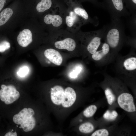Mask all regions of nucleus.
<instances>
[{
  "instance_id": "obj_16",
  "label": "nucleus",
  "mask_w": 136,
  "mask_h": 136,
  "mask_svg": "<svg viewBox=\"0 0 136 136\" xmlns=\"http://www.w3.org/2000/svg\"><path fill=\"white\" fill-rule=\"evenodd\" d=\"M79 129L81 132L88 133L92 132L94 129L93 125L90 123L86 122L81 125Z\"/></svg>"
},
{
  "instance_id": "obj_1",
  "label": "nucleus",
  "mask_w": 136,
  "mask_h": 136,
  "mask_svg": "<svg viewBox=\"0 0 136 136\" xmlns=\"http://www.w3.org/2000/svg\"><path fill=\"white\" fill-rule=\"evenodd\" d=\"M60 8L64 18L66 29L75 33L83 25L90 23L95 26L98 25L99 21L96 16L90 17L78 0H62Z\"/></svg>"
},
{
  "instance_id": "obj_15",
  "label": "nucleus",
  "mask_w": 136,
  "mask_h": 136,
  "mask_svg": "<svg viewBox=\"0 0 136 136\" xmlns=\"http://www.w3.org/2000/svg\"><path fill=\"white\" fill-rule=\"evenodd\" d=\"M13 14L12 10L9 8L3 10L0 13V26L4 24L10 18Z\"/></svg>"
},
{
  "instance_id": "obj_8",
  "label": "nucleus",
  "mask_w": 136,
  "mask_h": 136,
  "mask_svg": "<svg viewBox=\"0 0 136 136\" xmlns=\"http://www.w3.org/2000/svg\"><path fill=\"white\" fill-rule=\"evenodd\" d=\"M67 30L66 37L63 39L56 41L54 42V45L56 48L59 49H64L72 51L76 48L77 43L75 39L72 37H69L71 32Z\"/></svg>"
},
{
  "instance_id": "obj_28",
  "label": "nucleus",
  "mask_w": 136,
  "mask_h": 136,
  "mask_svg": "<svg viewBox=\"0 0 136 136\" xmlns=\"http://www.w3.org/2000/svg\"><path fill=\"white\" fill-rule=\"evenodd\" d=\"M13 131V129H12V130L11 131L12 132Z\"/></svg>"
},
{
  "instance_id": "obj_14",
  "label": "nucleus",
  "mask_w": 136,
  "mask_h": 136,
  "mask_svg": "<svg viewBox=\"0 0 136 136\" xmlns=\"http://www.w3.org/2000/svg\"><path fill=\"white\" fill-rule=\"evenodd\" d=\"M127 21V25L132 36H136V14L131 15Z\"/></svg>"
},
{
  "instance_id": "obj_24",
  "label": "nucleus",
  "mask_w": 136,
  "mask_h": 136,
  "mask_svg": "<svg viewBox=\"0 0 136 136\" xmlns=\"http://www.w3.org/2000/svg\"><path fill=\"white\" fill-rule=\"evenodd\" d=\"M5 3L4 0H0V11L3 8Z\"/></svg>"
},
{
  "instance_id": "obj_13",
  "label": "nucleus",
  "mask_w": 136,
  "mask_h": 136,
  "mask_svg": "<svg viewBox=\"0 0 136 136\" xmlns=\"http://www.w3.org/2000/svg\"><path fill=\"white\" fill-rule=\"evenodd\" d=\"M64 90L63 88L59 85H56L51 90V98L55 104L59 105L62 103Z\"/></svg>"
},
{
  "instance_id": "obj_4",
  "label": "nucleus",
  "mask_w": 136,
  "mask_h": 136,
  "mask_svg": "<svg viewBox=\"0 0 136 136\" xmlns=\"http://www.w3.org/2000/svg\"><path fill=\"white\" fill-rule=\"evenodd\" d=\"M105 9L109 13L111 20L129 17L131 14L124 6L123 0H104Z\"/></svg>"
},
{
  "instance_id": "obj_7",
  "label": "nucleus",
  "mask_w": 136,
  "mask_h": 136,
  "mask_svg": "<svg viewBox=\"0 0 136 136\" xmlns=\"http://www.w3.org/2000/svg\"><path fill=\"white\" fill-rule=\"evenodd\" d=\"M117 101L120 107L125 111L129 112L135 111L133 98L130 94L127 93H122L118 96Z\"/></svg>"
},
{
  "instance_id": "obj_3",
  "label": "nucleus",
  "mask_w": 136,
  "mask_h": 136,
  "mask_svg": "<svg viewBox=\"0 0 136 136\" xmlns=\"http://www.w3.org/2000/svg\"><path fill=\"white\" fill-rule=\"evenodd\" d=\"M106 28V25H104L98 30L87 32H83L80 29L75 33L84 44L88 52L92 54L100 47Z\"/></svg>"
},
{
  "instance_id": "obj_17",
  "label": "nucleus",
  "mask_w": 136,
  "mask_h": 136,
  "mask_svg": "<svg viewBox=\"0 0 136 136\" xmlns=\"http://www.w3.org/2000/svg\"><path fill=\"white\" fill-rule=\"evenodd\" d=\"M97 109V107L95 105H91L87 107L83 111V114L87 117H92L96 112Z\"/></svg>"
},
{
  "instance_id": "obj_22",
  "label": "nucleus",
  "mask_w": 136,
  "mask_h": 136,
  "mask_svg": "<svg viewBox=\"0 0 136 136\" xmlns=\"http://www.w3.org/2000/svg\"><path fill=\"white\" fill-rule=\"evenodd\" d=\"M10 47V45L8 42L4 41L0 43V52H3L8 49Z\"/></svg>"
},
{
  "instance_id": "obj_29",
  "label": "nucleus",
  "mask_w": 136,
  "mask_h": 136,
  "mask_svg": "<svg viewBox=\"0 0 136 136\" xmlns=\"http://www.w3.org/2000/svg\"><path fill=\"white\" fill-rule=\"evenodd\" d=\"M16 126L17 127H18V126L17 125H16Z\"/></svg>"
},
{
  "instance_id": "obj_20",
  "label": "nucleus",
  "mask_w": 136,
  "mask_h": 136,
  "mask_svg": "<svg viewBox=\"0 0 136 136\" xmlns=\"http://www.w3.org/2000/svg\"><path fill=\"white\" fill-rule=\"evenodd\" d=\"M109 135L108 131L106 129H103L96 130L91 135V136H108Z\"/></svg>"
},
{
  "instance_id": "obj_19",
  "label": "nucleus",
  "mask_w": 136,
  "mask_h": 136,
  "mask_svg": "<svg viewBox=\"0 0 136 136\" xmlns=\"http://www.w3.org/2000/svg\"><path fill=\"white\" fill-rule=\"evenodd\" d=\"M118 114L115 111L110 112L109 110L107 111L104 114L103 117L105 119L110 120H113L117 117Z\"/></svg>"
},
{
  "instance_id": "obj_21",
  "label": "nucleus",
  "mask_w": 136,
  "mask_h": 136,
  "mask_svg": "<svg viewBox=\"0 0 136 136\" xmlns=\"http://www.w3.org/2000/svg\"><path fill=\"white\" fill-rule=\"evenodd\" d=\"M29 69L28 67L26 66H23L20 68L17 73L19 76L21 77H25L28 73Z\"/></svg>"
},
{
  "instance_id": "obj_11",
  "label": "nucleus",
  "mask_w": 136,
  "mask_h": 136,
  "mask_svg": "<svg viewBox=\"0 0 136 136\" xmlns=\"http://www.w3.org/2000/svg\"><path fill=\"white\" fill-rule=\"evenodd\" d=\"M45 57L51 62L57 65H60L62 63L63 59L60 53L55 49L50 48L45 50L44 52Z\"/></svg>"
},
{
  "instance_id": "obj_26",
  "label": "nucleus",
  "mask_w": 136,
  "mask_h": 136,
  "mask_svg": "<svg viewBox=\"0 0 136 136\" xmlns=\"http://www.w3.org/2000/svg\"><path fill=\"white\" fill-rule=\"evenodd\" d=\"M14 135V136H17V133L16 132V131L14 132H13Z\"/></svg>"
},
{
  "instance_id": "obj_6",
  "label": "nucleus",
  "mask_w": 136,
  "mask_h": 136,
  "mask_svg": "<svg viewBox=\"0 0 136 136\" xmlns=\"http://www.w3.org/2000/svg\"><path fill=\"white\" fill-rule=\"evenodd\" d=\"M45 23L50 26L51 32H53L62 29L65 24L63 15L59 10L53 11L44 17Z\"/></svg>"
},
{
  "instance_id": "obj_2",
  "label": "nucleus",
  "mask_w": 136,
  "mask_h": 136,
  "mask_svg": "<svg viewBox=\"0 0 136 136\" xmlns=\"http://www.w3.org/2000/svg\"><path fill=\"white\" fill-rule=\"evenodd\" d=\"M106 25L103 39L109 46L112 55L117 53L127 42L124 23L120 18L111 20Z\"/></svg>"
},
{
  "instance_id": "obj_12",
  "label": "nucleus",
  "mask_w": 136,
  "mask_h": 136,
  "mask_svg": "<svg viewBox=\"0 0 136 136\" xmlns=\"http://www.w3.org/2000/svg\"><path fill=\"white\" fill-rule=\"evenodd\" d=\"M18 44L23 47L27 46L32 41V35L29 29H25L20 31L17 38Z\"/></svg>"
},
{
  "instance_id": "obj_10",
  "label": "nucleus",
  "mask_w": 136,
  "mask_h": 136,
  "mask_svg": "<svg viewBox=\"0 0 136 136\" xmlns=\"http://www.w3.org/2000/svg\"><path fill=\"white\" fill-rule=\"evenodd\" d=\"M100 48L99 50H97L91 56L92 59L98 62L105 59L108 56L111 55V54L109 46L105 42L102 43Z\"/></svg>"
},
{
  "instance_id": "obj_25",
  "label": "nucleus",
  "mask_w": 136,
  "mask_h": 136,
  "mask_svg": "<svg viewBox=\"0 0 136 136\" xmlns=\"http://www.w3.org/2000/svg\"><path fill=\"white\" fill-rule=\"evenodd\" d=\"M20 96V94H16L14 97V100L15 101L18 99Z\"/></svg>"
},
{
  "instance_id": "obj_27",
  "label": "nucleus",
  "mask_w": 136,
  "mask_h": 136,
  "mask_svg": "<svg viewBox=\"0 0 136 136\" xmlns=\"http://www.w3.org/2000/svg\"><path fill=\"white\" fill-rule=\"evenodd\" d=\"M19 128H21V127L20 126L19 127Z\"/></svg>"
},
{
  "instance_id": "obj_18",
  "label": "nucleus",
  "mask_w": 136,
  "mask_h": 136,
  "mask_svg": "<svg viewBox=\"0 0 136 136\" xmlns=\"http://www.w3.org/2000/svg\"><path fill=\"white\" fill-rule=\"evenodd\" d=\"M105 93L108 104L111 105L115 99V96L111 90L107 88L105 90Z\"/></svg>"
},
{
  "instance_id": "obj_9",
  "label": "nucleus",
  "mask_w": 136,
  "mask_h": 136,
  "mask_svg": "<svg viewBox=\"0 0 136 136\" xmlns=\"http://www.w3.org/2000/svg\"><path fill=\"white\" fill-rule=\"evenodd\" d=\"M76 98L74 90L71 87H67L64 90L61 103L62 106L65 108L71 106L75 103Z\"/></svg>"
},
{
  "instance_id": "obj_23",
  "label": "nucleus",
  "mask_w": 136,
  "mask_h": 136,
  "mask_svg": "<svg viewBox=\"0 0 136 136\" xmlns=\"http://www.w3.org/2000/svg\"><path fill=\"white\" fill-rule=\"evenodd\" d=\"M80 2H88L94 4L96 6L105 9L103 3H99L97 0H78Z\"/></svg>"
},
{
  "instance_id": "obj_5",
  "label": "nucleus",
  "mask_w": 136,
  "mask_h": 136,
  "mask_svg": "<svg viewBox=\"0 0 136 136\" xmlns=\"http://www.w3.org/2000/svg\"><path fill=\"white\" fill-rule=\"evenodd\" d=\"M118 61V75H136V57L135 54H129L123 57Z\"/></svg>"
}]
</instances>
